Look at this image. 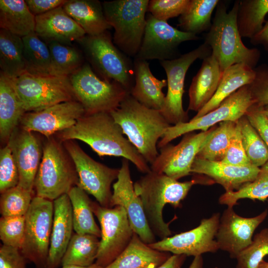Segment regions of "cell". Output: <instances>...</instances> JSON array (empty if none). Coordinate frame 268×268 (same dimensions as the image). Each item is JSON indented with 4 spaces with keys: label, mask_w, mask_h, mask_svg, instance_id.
<instances>
[{
    "label": "cell",
    "mask_w": 268,
    "mask_h": 268,
    "mask_svg": "<svg viewBox=\"0 0 268 268\" xmlns=\"http://www.w3.org/2000/svg\"><path fill=\"white\" fill-rule=\"evenodd\" d=\"M58 134L64 142L75 139L87 144L99 156L121 157L144 174L151 171L148 163L125 137L120 126L109 112L85 114L71 128Z\"/></svg>",
    "instance_id": "1"
},
{
    "label": "cell",
    "mask_w": 268,
    "mask_h": 268,
    "mask_svg": "<svg viewBox=\"0 0 268 268\" xmlns=\"http://www.w3.org/2000/svg\"><path fill=\"white\" fill-rule=\"evenodd\" d=\"M213 184L211 179L203 175L195 174L191 180L181 182L151 170L134 183V188L141 200L149 227L155 235L163 239L172 235L169 223L163 219L165 205L181 207L182 201L194 185Z\"/></svg>",
    "instance_id": "2"
},
{
    "label": "cell",
    "mask_w": 268,
    "mask_h": 268,
    "mask_svg": "<svg viewBox=\"0 0 268 268\" xmlns=\"http://www.w3.org/2000/svg\"><path fill=\"white\" fill-rule=\"evenodd\" d=\"M110 113L124 135L151 165L159 154V139L171 126L161 112L144 106L130 94Z\"/></svg>",
    "instance_id": "3"
},
{
    "label": "cell",
    "mask_w": 268,
    "mask_h": 268,
    "mask_svg": "<svg viewBox=\"0 0 268 268\" xmlns=\"http://www.w3.org/2000/svg\"><path fill=\"white\" fill-rule=\"evenodd\" d=\"M239 1H235L227 11L226 5L219 0L211 27L204 38V42L211 48L222 72L237 64L254 69L261 56L258 49L248 48L242 41L237 25Z\"/></svg>",
    "instance_id": "4"
},
{
    "label": "cell",
    "mask_w": 268,
    "mask_h": 268,
    "mask_svg": "<svg viewBox=\"0 0 268 268\" xmlns=\"http://www.w3.org/2000/svg\"><path fill=\"white\" fill-rule=\"evenodd\" d=\"M42 152L34 189L36 196L54 201L78 186L79 178L74 163L62 141L47 138Z\"/></svg>",
    "instance_id": "5"
},
{
    "label": "cell",
    "mask_w": 268,
    "mask_h": 268,
    "mask_svg": "<svg viewBox=\"0 0 268 268\" xmlns=\"http://www.w3.org/2000/svg\"><path fill=\"white\" fill-rule=\"evenodd\" d=\"M148 0H114L102 3L106 18L115 32L113 41L129 57L136 56L145 29Z\"/></svg>",
    "instance_id": "6"
},
{
    "label": "cell",
    "mask_w": 268,
    "mask_h": 268,
    "mask_svg": "<svg viewBox=\"0 0 268 268\" xmlns=\"http://www.w3.org/2000/svg\"><path fill=\"white\" fill-rule=\"evenodd\" d=\"M76 41L103 79L117 81L130 92L134 83V63L114 44L108 31L97 35H85Z\"/></svg>",
    "instance_id": "7"
},
{
    "label": "cell",
    "mask_w": 268,
    "mask_h": 268,
    "mask_svg": "<svg viewBox=\"0 0 268 268\" xmlns=\"http://www.w3.org/2000/svg\"><path fill=\"white\" fill-rule=\"evenodd\" d=\"M77 99L86 114L110 113L130 94L120 83L99 77L87 63L69 76Z\"/></svg>",
    "instance_id": "8"
},
{
    "label": "cell",
    "mask_w": 268,
    "mask_h": 268,
    "mask_svg": "<svg viewBox=\"0 0 268 268\" xmlns=\"http://www.w3.org/2000/svg\"><path fill=\"white\" fill-rule=\"evenodd\" d=\"M16 91L27 112L77 101L69 76L37 75L25 72L14 79Z\"/></svg>",
    "instance_id": "9"
},
{
    "label": "cell",
    "mask_w": 268,
    "mask_h": 268,
    "mask_svg": "<svg viewBox=\"0 0 268 268\" xmlns=\"http://www.w3.org/2000/svg\"><path fill=\"white\" fill-rule=\"evenodd\" d=\"M53 216V201L34 196L25 215L24 237L20 250L36 268H47Z\"/></svg>",
    "instance_id": "10"
},
{
    "label": "cell",
    "mask_w": 268,
    "mask_h": 268,
    "mask_svg": "<svg viewBox=\"0 0 268 268\" xmlns=\"http://www.w3.org/2000/svg\"><path fill=\"white\" fill-rule=\"evenodd\" d=\"M91 206L101 227V239L95 263L104 268L127 247L134 232L122 206L105 207L93 201Z\"/></svg>",
    "instance_id": "11"
},
{
    "label": "cell",
    "mask_w": 268,
    "mask_h": 268,
    "mask_svg": "<svg viewBox=\"0 0 268 268\" xmlns=\"http://www.w3.org/2000/svg\"><path fill=\"white\" fill-rule=\"evenodd\" d=\"M254 104L249 85H245L223 100L214 110L198 118L170 126L158 141L157 147L160 148L179 136L194 131H206L218 123L236 122L245 115Z\"/></svg>",
    "instance_id": "12"
},
{
    "label": "cell",
    "mask_w": 268,
    "mask_h": 268,
    "mask_svg": "<svg viewBox=\"0 0 268 268\" xmlns=\"http://www.w3.org/2000/svg\"><path fill=\"white\" fill-rule=\"evenodd\" d=\"M62 142L75 167L78 186L93 196L102 206L112 208L111 185L117 179L120 168H111L96 161L73 140Z\"/></svg>",
    "instance_id": "13"
},
{
    "label": "cell",
    "mask_w": 268,
    "mask_h": 268,
    "mask_svg": "<svg viewBox=\"0 0 268 268\" xmlns=\"http://www.w3.org/2000/svg\"><path fill=\"white\" fill-rule=\"evenodd\" d=\"M211 54L210 47L204 42L195 49L171 60L160 61L166 75L167 92L162 115L171 125L188 122V112L183 107L184 82L187 72L197 59H202Z\"/></svg>",
    "instance_id": "14"
},
{
    "label": "cell",
    "mask_w": 268,
    "mask_h": 268,
    "mask_svg": "<svg viewBox=\"0 0 268 268\" xmlns=\"http://www.w3.org/2000/svg\"><path fill=\"white\" fill-rule=\"evenodd\" d=\"M216 127L198 134L187 133L177 144L169 143L160 148L158 155L151 164V170L177 180L190 175L196 157Z\"/></svg>",
    "instance_id": "15"
},
{
    "label": "cell",
    "mask_w": 268,
    "mask_h": 268,
    "mask_svg": "<svg viewBox=\"0 0 268 268\" xmlns=\"http://www.w3.org/2000/svg\"><path fill=\"white\" fill-rule=\"evenodd\" d=\"M146 21L142 42L134 58L146 61L173 60L180 56L178 47L182 43L199 39L197 35L178 30L151 14L147 15Z\"/></svg>",
    "instance_id": "16"
},
{
    "label": "cell",
    "mask_w": 268,
    "mask_h": 268,
    "mask_svg": "<svg viewBox=\"0 0 268 268\" xmlns=\"http://www.w3.org/2000/svg\"><path fill=\"white\" fill-rule=\"evenodd\" d=\"M220 214L214 213L208 218L201 220L195 228L170 236L149 244L152 248L175 255L194 257L218 251L215 236Z\"/></svg>",
    "instance_id": "17"
},
{
    "label": "cell",
    "mask_w": 268,
    "mask_h": 268,
    "mask_svg": "<svg viewBox=\"0 0 268 268\" xmlns=\"http://www.w3.org/2000/svg\"><path fill=\"white\" fill-rule=\"evenodd\" d=\"M130 161L122 158L116 182L113 185L111 206H122L133 231L147 244L155 242V235L148 225L140 197L136 194L131 178Z\"/></svg>",
    "instance_id": "18"
},
{
    "label": "cell",
    "mask_w": 268,
    "mask_h": 268,
    "mask_svg": "<svg viewBox=\"0 0 268 268\" xmlns=\"http://www.w3.org/2000/svg\"><path fill=\"white\" fill-rule=\"evenodd\" d=\"M268 215V210L266 209L255 216L246 217L238 215L233 207H227L220 215L215 236L219 249L236 259L251 243L255 231Z\"/></svg>",
    "instance_id": "19"
},
{
    "label": "cell",
    "mask_w": 268,
    "mask_h": 268,
    "mask_svg": "<svg viewBox=\"0 0 268 268\" xmlns=\"http://www.w3.org/2000/svg\"><path fill=\"white\" fill-rule=\"evenodd\" d=\"M85 114L77 101L60 103L42 110L25 113L20 122V127L31 132H38L47 138L74 126Z\"/></svg>",
    "instance_id": "20"
},
{
    "label": "cell",
    "mask_w": 268,
    "mask_h": 268,
    "mask_svg": "<svg viewBox=\"0 0 268 268\" xmlns=\"http://www.w3.org/2000/svg\"><path fill=\"white\" fill-rule=\"evenodd\" d=\"M7 144L11 150L18 168V185L34 192V182L43 154L39 140L33 132L17 127Z\"/></svg>",
    "instance_id": "21"
},
{
    "label": "cell",
    "mask_w": 268,
    "mask_h": 268,
    "mask_svg": "<svg viewBox=\"0 0 268 268\" xmlns=\"http://www.w3.org/2000/svg\"><path fill=\"white\" fill-rule=\"evenodd\" d=\"M260 170V167L253 165L234 166L196 157L192 166L191 173L208 177L228 192L237 191L253 181Z\"/></svg>",
    "instance_id": "22"
},
{
    "label": "cell",
    "mask_w": 268,
    "mask_h": 268,
    "mask_svg": "<svg viewBox=\"0 0 268 268\" xmlns=\"http://www.w3.org/2000/svg\"><path fill=\"white\" fill-rule=\"evenodd\" d=\"M54 216L47 268L60 265L73 230L72 207L67 194L53 201Z\"/></svg>",
    "instance_id": "23"
},
{
    "label": "cell",
    "mask_w": 268,
    "mask_h": 268,
    "mask_svg": "<svg viewBox=\"0 0 268 268\" xmlns=\"http://www.w3.org/2000/svg\"><path fill=\"white\" fill-rule=\"evenodd\" d=\"M35 33L48 42L56 41L70 45L86 33L65 11L63 6L35 16Z\"/></svg>",
    "instance_id": "24"
},
{
    "label": "cell",
    "mask_w": 268,
    "mask_h": 268,
    "mask_svg": "<svg viewBox=\"0 0 268 268\" xmlns=\"http://www.w3.org/2000/svg\"><path fill=\"white\" fill-rule=\"evenodd\" d=\"M133 63L134 83L131 95L144 106L161 112L165 100L162 89L167 85V80L156 78L146 61L134 58Z\"/></svg>",
    "instance_id": "25"
},
{
    "label": "cell",
    "mask_w": 268,
    "mask_h": 268,
    "mask_svg": "<svg viewBox=\"0 0 268 268\" xmlns=\"http://www.w3.org/2000/svg\"><path fill=\"white\" fill-rule=\"evenodd\" d=\"M220 66L211 54L204 58L189 89L188 110L199 112L214 95L222 76Z\"/></svg>",
    "instance_id": "26"
},
{
    "label": "cell",
    "mask_w": 268,
    "mask_h": 268,
    "mask_svg": "<svg viewBox=\"0 0 268 268\" xmlns=\"http://www.w3.org/2000/svg\"><path fill=\"white\" fill-rule=\"evenodd\" d=\"M169 252L151 248L134 232L125 250L104 268H157L171 256Z\"/></svg>",
    "instance_id": "27"
},
{
    "label": "cell",
    "mask_w": 268,
    "mask_h": 268,
    "mask_svg": "<svg viewBox=\"0 0 268 268\" xmlns=\"http://www.w3.org/2000/svg\"><path fill=\"white\" fill-rule=\"evenodd\" d=\"M26 113L16 91L14 79L0 72V137L8 141Z\"/></svg>",
    "instance_id": "28"
},
{
    "label": "cell",
    "mask_w": 268,
    "mask_h": 268,
    "mask_svg": "<svg viewBox=\"0 0 268 268\" xmlns=\"http://www.w3.org/2000/svg\"><path fill=\"white\" fill-rule=\"evenodd\" d=\"M65 11L88 35H97L111 28L97 0H68L63 5Z\"/></svg>",
    "instance_id": "29"
},
{
    "label": "cell",
    "mask_w": 268,
    "mask_h": 268,
    "mask_svg": "<svg viewBox=\"0 0 268 268\" xmlns=\"http://www.w3.org/2000/svg\"><path fill=\"white\" fill-rule=\"evenodd\" d=\"M255 76V69L243 64L230 67L222 72L218 88L210 100L192 118L202 116L217 108L221 102L241 87L250 84Z\"/></svg>",
    "instance_id": "30"
},
{
    "label": "cell",
    "mask_w": 268,
    "mask_h": 268,
    "mask_svg": "<svg viewBox=\"0 0 268 268\" xmlns=\"http://www.w3.org/2000/svg\"><path fill=\"white\" fill-rule=\"evenodd\" d=\"M35 16L23 0H0V27L21 38L35 32Z\"/></svg>",
    "instance_id": "31"
},
{
    "label": "cell",
    "mask_w": 268,
    "mask_h": 268,
    "mask_svg": "<svg viewBox=\"0 0 268 268\" xmlns=\"http://www.w3.org/2000/svg\"><path fill=\"white\" fill-rule=\"evenodd\" d=\"M0 72L14 79L26 72L22 38L11 32L0 30Z\"/></svg>",
    "instance_id": "32"
},
{
    "label": "cell",
    "mask_w": 268,
    "mask_h": 268,
    "mask_svg": "<svg viewBox=\"0 0 268 268\" xmlns=\"http://www.w3.org/2000/svg\"><path fill=\"white\" fill-rule=\"evenodd\" d=\"M72 207L73 230L80 234H91L101 237V229L93 216L92 201L79 186L72 187L67 193Z\"/></svg>",
    "instance_id": "33"
},
{
    "label": "cell",
    "mask_w": 268,
    "mask_h": 268,
    "mask_svg": "<svg viewBox=\"0 0 268 268\" xmlns=\"http://www.w3.org/2000/svg\"><path fill=\"white\" fill-rule=\"evenodd\" d=\"M219 2V0H190L178 20L181 30L195 35L209 30L212 12Z\"/></svg>",
    "instance_id": "34"
},
{
    "label": "cell",
    "mask_w": 268,
    "mask_h": 268,
    "mask_svg": "<svg viewBox=\"0 0 268 268\" xmlns=\"http://www.w3.org/2000/svg\"><path fill=\"white\" fill-rule=\"evenodd\" d=\"M22 38L26 72L37 75H53L51 55L48 45L35 32Z\"/></svg>",
    "instance_id": "35"
},
{
    "label": "cell",
    "mask_w": 268,
    "mask_h": 268,
    "mask_svg": "<svg viewBox=\"0 0 268 268\" xmlns=\"http://www.w3.org/2000/svg\"><path fill=\"white\" fill-rule=\"evenodd\" d=\"M268 13V0L239 1L237 25L241 37L250 39L262 29Z\"/></svg>",
    "instance_id": "36"
},
{
    "label": "cell",
    "mask_w": 268,
    "mask_h": 268,
    "mask_svg": "<svg viewBox=\"0 0 268 268\" xmlns=\"http://www.w3.org/2000/svg\"><path fill=\"white\" fill-rule=\"evenodd\" d=\"M100 240L91 234L74 233L62 260L61 265L88 267L95 263Z\"/></svg>",
    "instance_id": "37"
},
{
    "label": "cell",
    "mask_w": 268,
    "mask_h": 268,
    "mask_svg": "<svg viewBox=\"0 0 268 268\" xmlns=\"http://www.w3.org/2000/svg\"><path fill=\"white\" fill-rule=\"evenodd\" d=\"M268 198V161L260 167L256 178L239 190L225 192L218 199L220 204L234 207L241 199L265 201Z\"/></svg>",
    "instance_id": "38"
},
{
    "label": "cell",
    "mask_w": 268,
    "mask_h": 268,
    "mask_svg": "<svg viewBox=\"0 0 268 268\" xmlns=\"http://www.w3.org/2000/svg\"><path fill=\"white\" fill-rule=\"evenodd\" d=\"M54 75L70 76L84 64L82 53L76 48L56 41L47 43Z\"/></svg>",
    "instance_id": "39"
},
{
    "label": "cell",
    "mask_w": 268,
    "mask_h": 268,
    "mask_svg": "<svg viewBox=\"0 0 268 268\" xmlns=\"http://www.w3.org/2000/svg\"><path fill=\"white\" fill-rule=\"evenodd\" d=\"M237 122L227 121L220 123L197 157L210 161H220L233 138Z\"/></svg>",
    "instance_id": "40"
},
{
    "label": "cell",
    "mask_w": 268,
    "mask_h": 268,
    "mask_svg": "<svg viewBox=\"0 0 268 268\" xmlns=\"http://www.w3.org/2000/svg\"><path fill=\"white\" fill-rule=\"evenodd\" d=\"M238 122L246 154L253 165L260 168L268 161V148L246 115Z\"/></svg>",
    "instance_id": "41"
},
{
    "label": "cell",
    "mask_w": 268,
    "mask_h": 268,
    "mask_svg": "<svg viewBox=\"0 0 268 268\" xmlns=\"http://www.w3.org/2000/svg\"><path fill=\"white\" fill-rule=\"evenodd\" d=\"M34 192L17 185L1 194L0 212L2 217L25 216L27 212Z\"/></svg>",
    "instance_id": "42"
},
{
    "label": "cell",
    "mask_w": 268,
    "mask_h": 268,
    "mask_svg": "<svg viewBox=\"0 0 268 268\" xmlns=\"http://www.w3.org/2000/svg\"><path fill=\"white\" fill-rule=\"evenodd\" d=\"M268 255V228L256 234L251 243L237 257L236 268H258Z\"/></svg>",
    "instance_id": "43"
},
{
    "label": "cell",
    "mask_w": 268,
    "mask_h": 268,
    "mask_svg": "<svg viewBox=\"0 0 268 268\" xmlns=\"http://www.w3.org/2000/svg\"><path fill=\"white\" fill-rule=\"evenodd\" d=\"M25 216L1 217L0 239L2 244L20 249L24 240Z\"/></svg>",
    "instance_id": "44"
},
{
    "label": "cell",
    "mask_w": 268,
    "mask_h": 268,
    "mask_svg": "<svg viewBox=\"0 0 268 268\" xmlns=\"http://www.w3.org/2000/svg\"><path fill=\"white\" fill-rule=\"evenodd\" d=\"M19 180L18 168L8 145L0 150V192L17 186Z\"/></svg>",
    "instance_id": "45"
},
{
    "label": "cell",
    "mask_w": 268,
    "mask_h": 268,
    "mask_svg": "<svg viewBox=\"0 0 268 268\" xmlns=\"http://www.w3.org/2000/svg\"><path fill=\"white\" fill-rule=\"evenodd\" d=\"M190 0H151L147 11L155 18L167 21L180 16L187 8Z\"/></svg>",
    "instance_id": "46"
},
{
    "label": "cell",
    "mask_w": 268,
    "mask_h": 268,
    "mask_svg": "<svg viewBox=\"0 0 268 268\" xmlns=\"http://www.w3.org/2000/svg\"><path fill=\"white\" fill-rule=\"evenodd\" d=\"M255 76L249 84L255 105L259 107L268 105V66L263 64L254 68Z\"/></svg>",
    "instance_id": "47"
},
{
    "label": "cell",
    "mask_w": 268,
    "mask_h": 268,
    "mask_svg": "<svg viewBox=\"0 0 268 268\" xmlns=\"http://www.w3.org/2000/svg\"><path fill=\"white\" fill-rule=\"evenodd\" d=\"M220 162L238 166L252 165L246 154L242 144L240 127L238 120L237 122L233 138Z\"/></svg>",
    "instance_id": "48"
},
{
    "label": "cell",
    "mask_w": 268,
    "mask_h": 268,
    "mask_svg": "<svg viewBox=\"0 0 268 268\" xmlns=\"http://www.w3.org/2000/svg\"><path fill=\"white\" fill-rule=\"evenodd\" d=\"M28 262L20 250L4 245L0 247V268H26Z\"/></svg>",
    "instance_id": "49"
},
{
    "label": "cell",
    "mask_w": 268,
    "mask_h": 268,
    "mask_svg": "<svg viewBox=\"0 0 268 268\" xmlns=\"http://www.w3.org/2000/svg\"><path fill=\"white\" fill-rule=\"evenodd\" d=\"M245 115L268 148V119L262 112V107L253 104Z\"/></svg>",
    "instance_id": "50"
},
{
    "label": "cell",
    "mask_w": 268,
    "mask_h": 268,
    "mask_svg": "<svg viewBox=\"0 0 268 268\" xmlns=\"http://www.w3.org/2000/svg\"><path fill=\"white\" fill-rule=\"evenodd\" d=\"M67 1V0H25L29 10L35 16L63 6Z\"/></svg>",
    "instance_id": "51"
},
{
    "label": "cell",
    "mask_w": 268,
    "mask_h": 268,
    "mask_svg": "<svg viewBox=\"0 0 268 268\" xmlns=\"http://www.w3.org/2000/svg\"><path fill=\"white\" fill-rule=\"evenodd\" d=\"M250 42L255 45H262L268 52V20L266 21L261 31L250 39Z\"/></svg>",
    "instance_id": "52"
},
{
    "label": "cell",
    "mask_w": 268,
    "mask_h": 268,
    "mask_svg": "<svg viewBox=\"0 0 268 268\" xmlns=\"http://www.w3.org/2000/svg\"><path fill=\"white\" fill-rule=\"evenodd\" d=\"M187 257L185 255L173 254L165 263L157 268H182Z\"/></svg>",
    "instance_id": "53"
},
{
    "label": "cell",
    "mask_w": 268,
    "mask_h": 268,
    "mask_svg": "<svg viewBox=\"0 0 268 268\" xmlns=\"http://www.w3.org/2000/svg\"><path fill=\"white\" fill-rule=\"evenodd\" d=\"M203 259L202 256L194 258L188 268H204Z\"/></svg>",
    "instance_id": "54"
},
{
    "label": "cell",
    "mask_w": 268,
    "mask_h": 268,
    "mask_svg": "<svg viewBox=\"0 0 268 268\" xmlns=\"http://www.w3.org/2000/svg\"><path fill=\"white\" fill-rule=\"evenodd\" d=\"M62 268H103L102 267L97 265L95 263L93 265L88 267H81L76 265H66L62 266Z\"/></svg>",
    "instance_id": "55"
},
{
    "label": "cell",
    "mask_w": 268,
    "mask_h": 268,
    "mask_svg": "<svg viewBox=\"0 0 268 268\" xmlns=\"http://www.w3.org/2000/svg\"><path fill=\"white\" fill-rule=\"evenodd\" d=\"M258 268H268V262L263 261L259 265Z\"/></svg>",
    "instance_id": "56"
},
{
    "label": "cell",
    "mask_w": 268,
    "mask_h": 268,
    "mask_svg": "<svg viewBox=\"0 0 268 268\" xmlns=\"http://www.w3.org/2000/svg\"><path fill=\"white\" fill-rule=\"evenodd\" d=\"M262 110L264 115L268 119V105L265 107H262Z\"/></svg>",
    "instance_id": "57"
},
{
    "label": "cell",
    "mask_w": 268,
    "mask_h": 268,
    "mask_svg": "<svg viewBox=\"0 0 268 268\" xmlns=\"http://www.w3.org/2000/svg\"><path fill=\"white\" fill-rule=\"evenodd\" d=\"M214 268H219L216 267H215Z\"/></svg>",
    "instance_id": "58"
}]
</instances>
